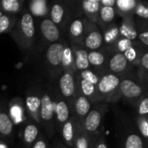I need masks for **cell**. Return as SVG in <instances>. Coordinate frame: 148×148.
<instances>
[{
    "instance_id": "cell-1",
    "label": "cell",
    "mask_w": 148,
    "mask_h": 148,
    "mask_svg": "<svg viewBox=\"0 0 148 148\" xmlns=\"http://www.w3.org/2000/svg\"><path fill=\"white\" fill-rule=\"evenodd\" d=\"M10 34L23 52L31 50L35 42L36 27L34 18L28 10L23 12Z\"/></svg>"
},
{
    "instance_id": "cell-2",
    "label": "cell",
    "mask_w": 148,
    "mask_h": 148,
    "mask_svg": "<svg viewBox=\"0 0 148 148\" xmlns=\"http://www.w3.org/2000/svg\"><path fill=\"white\" fill-rule=\"evenodd\" d=\"M121 79L118 75L108 73L101 75L96 88L99 102H115L121 97Z\"/></svg>"
},
{
    "instance_id": "cell-3",
    "label": "cell",
    "mask_w": 148,
    "mask_h": 148,
    "mask_svg": "<svg viewBox=\"0 0 148 148\" xmlns=\"http://www.w3.org/2000/svg\"><path fill=\"white\" fill-rule=\"evenodd\" d=\"M108 111V103L98 102L95 103L93 108H91L89 113L83 120V127L92 139L95 134L99 133L101 127L103 118ZM93 140V139H92Z\"/></svg>"
},
{
    "instance_id": "cell-4",
    "label": "cell",
    "mask_w": 148,
    "mask_h": 148,
    "mask_svg": "<svg viewBox=\"0 0 148 148\" xmlns=\"http://www.w3.org/2000/svg\"><path fill=\"white\" fill-rule=\"evenodd\" d=\"M54 103L49 94L43 93L41 97L40 108V121L41 124L45 127L49 136L54 134Z\"/></svg>"
},
{
    "instance_id": "cell-5",
    "label": "cell",
    "mask_w": 148,
    "mask_h": 148,
    "mask_svg": "<svg viewBox=\"0 0 148 148\" xmlns=\"http://www.w3.org/2000/svg\"><path fill=\"white\" fill-rule=\"evenodd\" d=\"M103 45L102 33L97 24L88 21L85 29L82 46L88 51L99 50Z\"/></svg>"
},
{
    "instance_id": "cell-6",
    "label": "cell",
    "mask_w": 148,
    "mask_h": 148,
    "mask_svg": "<svg viewBox=\"0 0 148 148\" xmlns=\"http://www.w3.org/2000/svg\"><path fill=\"white\" fill-rule=\"evenodd\" d=\"M88 20L84 17L74 19L69 27V38L70 45H82Z\"/></svg>"
},
{
    "instance_id": "cell-7",
    "label": "cell",
    "mask_w": 148,
    "mask_h": 148,
    "mask_svg": "<svg viewBox=\"0 0 148 148\" xmlns=\"http://www.w3.org/2000/svg\"><path fill=\"white\" fill-rule=\"evenodd\" d=\"M120 93H121V96H123L127 100L134 102L139 100L140 96H142L144 93V89L136 82L126 78L121 80Z\"/></svg>"
},
{
    "instance_id": "cell-8",
    "label": "cell",
    "mask_w": 148,
    "mask_h": 148,
    "mask_svg": "<svg viewBox=\"0 0 148 148\" xmlns=\"http://www.w3.org/2000/svg\"><path fill=\"white\" fill-rule=\"evenodd\" d=\"M59 88L60 92L64 98L74 100L76 95L75 74L63 72L59 80Z\"/></svg>"
},
{
    "instance_id": "cell-9",
    "label": "cell",
    "mask_w": 148,
    "mask_h": 148,
    "mask_svg": "<svg viewBox=\"0 0 148 148\" xmlns=\"http://www.w3.org/2000/svg\"><path fill=\"white\" fill-rule=\"evenodd\" d=\"M75 83H76V95L77 94L82 95L92 104L99 102L97 88L95 85L80 77L77 73H75Z\"/></svg>"
},
{
    "instance_id": "cell-10",
    "label": "cell",
    "mask_w": 148,
    "mask_h": 148,
    "mask_svg": "<svg viewBox=\"0 0 148 148\" xmlns=\"http://www.w3.org/2000/svg\"><path fill=\"white\" fill-rule=\"evenodd\" d=\"M73 117L74 126H75V140H74V148H92L91 141L92 139L89 137L86 132L82 121Z\"/></svg>"
},
{
    "instance_id": "cell-11",
    "label": "cell",
    "mask_w": 148,
    "mask_h": 148,
    "mask_svg": "<svg viewBox=\"0 0 148 148\" xmlns=\"http://www.w3.org/2000/svg\"><path fill=\"white\" fill-rule=\"evenodd\" d=\"M40 31L43 38L50 43L57 42L61 37L59 28L49 18H43L41 21Z\"/></svg>"
},
{
    "instance_id": "cell-12",
    "label": "cell",
    "mask_w": 148,
    "mask_h": 148,
    "mask_svg": "<svg viewBox=\"0 0 148 148\" xmlns=\"http://www.w3.org/2000/svg\"><path fill=\"white\" fill-rule=\"evenodd\" d=\"M119 32L121 37H125L132 42L138 38V29L134 15L122 17L121 23L119 25Z\"/></svg>"
},
{
    "instance_id": "cell-13",
    "label": "cell",
    "mask_w": 148,
    "mask_h": 148,
    "mask_svg": "<svg viewBox=\"0 0 148 148\" xmlns=\"http://www.w3.org/2000/svg\"><path fill=\"white\" fill-rule=\"evenodd\" d=\"M64 48V42H54L50 43L46 51V59L49 65L53 69L61 68L62 51Z\"/></svg>"
},
{
    "instance_id": "cell-14",
    "label": "cell",
    "mask_w": 148,
    "mask_h": 148,
    "mask_svg": "<svg viewBox=\"0 0 148 148\" xmlns=\"http://www.w3.org/2000/svg\"><path fill=\"white\" fill-rule=\"evenodd\" d=\"M75 60V66L76 72H81L86 69H90L88 60V51L82 45H70Z\"/></svg>"
},
{
    "instance_id": "cell-15",
    "label": "cell",
    "mask_w": 148,
    "mask_h": 148,
    "mask_svg": "<svg viewBox=\"0 0 148 148\" xmlns=\"http://www.w3.org/2000/svg\"><path fill=\"white\" fill-rule=\"evenodd\" d=\"M91 108H92V103L82 95L77 94L74 99L73 116L83 121L85 117L89 113Z\"/></svg>"
},
{
    "instance_id": "cell-16",
    "label": "cell",
    "mask_w": 148,
    "mask_h": 148,
    "mask_svg": "<svg viewBox=\"0 0 148 148\" xmlns=\"http://www.w3.org/2000/svg\"><path fill=\"white\" fill-rule=\"evenodd\" d=\"M82 9L86 19L93 23H97L101 9L100 0H85L82 2Z\"/></svg>"
},
{
    "instance_id": "cell-17",
    "label": "cell",
    "mask_w": 148,
    "mask_h": 148,
    "mask_svg": "<svg viewBox=\"0 0 148 148\" xmlns=\"http://www.w3.org/2000/svg\"><path fill=\"white\" fill-rule=\"evenodd\" d=\"M40 108H41V98L38 95H27L25 99V108L29 115L38 124H41Z\"/></svg>"
},
{
    "instance_id": "cell-18",
    "label": "cell",
    "mask_w": 148,
    "mask_h": 148,
    "mask_svg": "<svg viewBox=\"0 0 148 148\" xmlns=\"http://www.w3.org/2000/svg\"><path fill=\"white\" fill-rule=\"evenodd\" d=\"M128 64L129 62L126 59L124 54L116 52L114 55L112 56L108 62V69L111 74L117 75L126 71Z\"/></svg>"
},
{
    "instance_id": "cell-19",
    "label": "cell",
    "mask_w": 148,
    "mask_h": 148,
    "mask_svg": "<svg viewBox=\"0 0 148 148\" xmlns=\"http://www.w3.org/2000/svg\"><path fill=\"white\" fill-rule=\"evenodd\" d=\"M101 30L102 33L103 44L108 47H114L116 42L121 37L119 32V25L116 23H113Z\"/></svg>"
},
{
    "instance_id": "cell-20",
    "label": "cell",
    "mask_w": 148,
    "mask_h": 148,
    "mask_svg": "<svg viewBox=\"0 0 148 148\" xmlns=\"http://www.w3.org/2000/svg\"><path fill=\"white\" fill-rule=\"evenodd\" d=\"M67 11L63 4L59 2L53 3L49 9V19L59 28L66 21Z\"/></svg>"
},
{
    "instance_id": "cell-21",
    "label": "cell",
    "mask_w": 148,
    "mask_h": 148,
    "mask_svg": "<svg viewBox=\"0 0 148 148\" xmlns=\"http://www.w3.org/2000/svg\"><path fill=\"white\" fill-rule=\"evenodd\" d=\"M54 109L56 114V120L62 127V125L70 119V110L69 105L66 101L59 99L56 101L54 106Z\"/></svg>"
},
{
    "instance_id": "cell-22",
    "label": "cell",
    "mask_w": 148,
    "mask_h": 148,
    "mask_svg": "<svg viewBox=\"0 0 148 148\" xmlns=\"http://www.w3.org/2000/svg\"><path fill=\"white\" fill-rule=\"evenodd\" d=\"M61 68L63 70V72H70L73 74L76 73L73 51L70 47V44H69V43H64Z\"/></svg>"
},
{
    "instance_id": "cell-23",
    "label": "cell",
    "mask_w": 148,
    "mask_h": 148,
    "mask_svg": "<svg viewBox=\"0 0 148 148\" xmlns=\"http://www.w3.org/2000/svg\"><path fill=\"white\" fill-rule=\"evenodd\" d=\"M116 15L117 14H116L114 8L101 6L98 20H97V23H96L97 26L100 28V29H104L105 27H107L109 24L114 23Z\"/></svg>"
},
{
    "instance_id": "cell-24",
    "label": "cell",
    "mask_w": 148,
    "mask_h": 148,
    "mask_svg": "<svg viewBox=\"0 0 148 148\" xmlns=\"http://www.w3.org/2000/svg\"><path fill=\"white\" fill-rule=\"evenodd\" d=\"M136 0H117L115 1L114 9L116 14L121 17L134 15V11L137 5Z\"/></svg>"
},
{
    "instance_id": "cell-25",
    "label": "cell",
    "mask_w": 148,
    "mask_h": 148,
    "mask_svg": "<svg viewBox=\"0 0 148 148\" xmlns=\"http://www.w3.org/2000/svg\"><path fill=\"white\" fill-rule=\"evenodd\" d=\"M14 124L4 110H0V137L8 139L12 135Z\"/></svg>"
},
{
    "instance_id": "cell-26",
    "label": "cell",
    "mask_w": 148,
    "mask_h": 148,
    "mask_svg": "<svg viewBox=\"0 0 148 148\" xmlns=\"http://www.w3.org/2000/svg\"><path fill=\"white\" fill-rule=\"evenodd\" d=\"M29 10L32 16H46L49 13L48 2L46 0H32L29 4Z\"/></svg>"
},
{
    "instance_id": "cell-27",
    "label": "cell",
    "mask_w": 148,
    "mask_h": 148,
    "mask_svg": "<svg viewBox=\"0 0 148 148\" xmlns=\"http://www.w3.org/2000/svg\"><path fill=\"white\" fill-rule=\"evenodd\" d=\"M62 128V135L64 142L69 147H74V140H75V126L74 120L71 116L70 119L65 122Z\"/></svg>"
},
{
    "instance_id": "cell-28",
    "label": "cell",
    "mask_w": 148,
    "mask_h": 148,
    "mask_svg": "<svg viewBox=\"0 0 148 148\" xmlns=\"http://www.w3.org/2000/svg\"><path fill=\"white\" fill-rule=\"evenodd\" d=\"M22 0H1L0 1V10L4 14L15 15L19 13L23 10Z\"/></svg>"
},
{
    "instance_id": "cell-29",
    "label": "cell",
    "mask_w": 148,
    "mask_h": 148,
    "mask_svg": "<svg viewBox=\"0 0 148 148\" xmlns=\"http://www.w3.org/2000/svg\"><path fill=\"white\" fill-rule=\"evenodd\" d=\"M39 134V129L34 123H28L27 126L24 127L23 139L26 145L32 146L34 142L36 140V138Z\"/></svg>"
},
{
    "instance_id": "cell-30",
    "label": "cell",
    "mask_w": 148,
    "mask_h": 148,
    "mask_svg": "<svg viewBox=\"0 0 148 148\" xmlns=\"http://www.w3.org/2000/svg\"><path fill=\"white\" fill-rule=\"evenodd\" d=\"M88 60L89 66H92L94 68H101L106 62V55L100 50L88 51Z\"/></svg>"
},
{
    "instance_id": "cell-31",
    "label": "cell",
    "mask_w": 148,
    "mask_h": 148,
    "mask_svg": "<svg viewBox=\"0 0 148 148\" xmlns=\"http://www.w3.org/2000/svg\"><path fill=\"white\" fill-rule=\"evenodd\" d=\"M17 18L15 15L3 14L0 16V34L10 32L16 24Z\"/></svg>"
},
{
    "instance_id": "cell-32",
    "label": "cell",
    "mask_w": 148,
    "mask_h": 148,
    "mask_svg": "<svg viewBox=\"0 0 148 148\" xmlns=\"http://www.w3.org/2000/svg\"><path fill=\"white\" fill-rule=\"evenodd\" d=\"M143 53H141L140 49L138 47L137 44H133L132 47L130 49H128L125 53L124 56L126 57V59L127 60L128 62H131L133 64H139L140 58L142 56Z\"/></svg>"
},
{
    "instance_id": "cell-33",
    "label": "cell",
    "mask_w": 148,
    "mask_h": 148,
    "mask_svg": "<svg viewBox=\"0 0 148 148\" xmlns=\"http://www.w3.org/2000/svg\"><path fill=\"white\" fill-rule=\"evenodd\" d=\"M23 108L21 103H11L10 106V113L9 115L14 123H19L22 121L23 117Z\"/></svg>"
},
{
    "instance_id": "cell-34",
    "label": "cell",
    "mask_w": 148,
    "mask_h": 148,
    "mask_svg": "<svg viewBox=\"0 0 148 148\" xmlns=\"http://www.w3.org/2000/svg\"><path fill=\"white\" fill-rule=\"evenodd\" d=\"M78 74V75L82 78H83L84 80L89 82L90 83L97 86L101 75H100L99 74H97L95 71H94L93 69H86V70H83V71H81V72H76Z\"/></svg>"
},
{
    "instance_id": "cell-35",
    "label": "cell",
    "mask_w": 148,
    "mask_h": 148,
    "mask_svg": "<svg viewBox=\"0 0 148 148\" xmlns=\"http://www.w3.org/2000/svg\"><path fill=\"white\" fill-rule=\"evenodd\" d=\"M125 148H144L143 140L137 134H130L126 139Z\"/></svg>"
},
{
    "instance_id": "cell-36",
    "label": "cell",
    "mask_w": 148,
    "mask_h": 148,
    "mask_svg": "<svg viewBox=\"0 0 148 148\" xmlns=\"http://www.w3.org/2000/svg\"><path fill=\"white\" fill-rule=\"evenodd\" d=\"M134 44V42L125 38V37H120L118 39V41L116 42V44H115V48H116V50L118 53H121V54H124L128 49H130L132 47V45Z\"/></svg>"
},
{
    "instance_id": "cell-37",
    "label": "cell",
    "mask_w": 148,
    "mask_h": 148,
    "mask_svg": "<svg viewBox=\"0 0 148 148\" xmlns=\"http://www.w3.org/2000/svg\"><path fill=\"white\" fill-rule=\"evenodd\" d=\"M138 127L139 131L145 140H148V122L147 116H139L138 118Z\"/></svg>"
},
{
    "instance_id": "cell-38",
    "label": "cell",
    "mask_w": 148,
    "mask_h": 148,
    "mask_svg": "<svg viewBox=\"0 0 148 148\" xmlns=\"http://www.w3.org/2000/svg\"><path fill=\"white\" fill-rule=\"evenodd\" d=\"M134 15H137L139 17L147 21L148 18V6L145 2H138L134 11Z\"/></svg>"
},
{
    "instance_id": "cell-39",
    "label": "cell",
    "mask_w": 148,
    "mask_h": 148,
    "mask_svg": "<svg viewBox=\"0 0 148 148\" xmlns=\"http://www.w3.org/2000/svg\"><path fill=\"white\" fill-rule=\"evenodd\" d=\"M140 69H139V75L140 77V75H145L144 77L147 78V70H148V53L147 51H145L140 58Z\"/></svg>"
},
{
    "instance_id": "cell-40",
    "label": "cell",
    "mask_w": 148,
    "mask_h": 148,
    "mask_svg": "<svg viewBox=\"0 0 148 148\" xmlns=\"http://www.w3.org/2000/svg\"><path fill=\"white\" fill-rule=\"evenodd\" d=\"M138 113L140 116H147L148 114V99L145 95L139 102Z\"/></svg>"
},
{
    "instance_id": "cell-41",
    "label": "cell",
    "mask_w": 148,
    "mask_h": 148,
    "mask_svg": "<svg viewBox=\"0 0 148 148\" xmlns=\"http://www.w3.org/2000/svg\"><path fill=\"white\" fill-rule=\"evenodd\" d=\"M138 37L140 42L147 48L148 45V31L147 30V28L143 31L138 32Z\"/></svg>"
},
{
    "instance_id": "cell-42",
    "label": "cell",
    "mask_w": 148,
    "mask_h": 148,
    "mask_svg": "<svg viewBox=\"0 0 148 148\" xmlns=\"http://www.w3.org/2000/svg\"><path fill=\"white\" fill-rule=\"evenodd\" d=\"M92 148H108L107 143L105 141V139H104V136H103L102 134H101V137H99V139L95 142V146Z\"/></svg>"
},
{
    "instance_id": "cell-43",
    "label": "cell",
    "mask_w": 148,
    "mask_h": 148,
    "mask_svg": "<svg viewBox=\"0 0 148 148\" xmlns=\"http://www.w3.org/2000/svg\"><path fill=\"white\" fill-rule=\"evenodd\" d=\"M32 148H47V144L44 140L39 139L34 142L32 145Z\"/></svg>"
},
{
    "instance_id": "cell-44",
    "label": "cell",
    "mask_w": 148,
    "mask_h": 148,
    "mask_svg": "<svg viewBox=\"0 0 148 148\" xmlns=\"http://www.w3.org/2000/svg\"><path fill=\"white\" fill-rule=\"evenodd\" d=\"M100 4H101V6H104V7L114 8L115 0H100Z\"/></svg>"
},
{
    "instance_id": "cell-45",
    "label": "cell",
    "mask_w": 148,
    "mask_h": 148,
    "mask_svg": "<svg viewBox=\"0 0 148 148\" xmlns=\"http://www.w3.org/2000/svg\"><path fill=\"white\" fill-rule=\"evenodd\" d=\"M0 148H7L5 145H3V147H0Z\"/></svg>"
},
{
    "instance_id": "cell-46",
    "label": "cell",
    "mask_w": 148,
    "mask_h": 148,
    "mask_svg": "<svg viewBox=\"0 0 148 148\" xmlns=\"http://www.w3.org/2000/svg\"><path fill=\"white\" fill-rule=\"evenodd\" d=\"M3 12H2V11H1V10H0V16H2V15H3Z\"/></svg>"
},
{
    "instance_id": "cell-47",
    "label": "cell",
    "mask_w": 148,
    "mask_h": 148,
    "mask_svg": "<svg viewBox=\"0 0 148 148\" xmlns=\"http://www.w3.org/2000/svg\"><path fill=\"white\" fill-rule=\"evenodd\" d=\"M59 148H66V147H60Z\"/></svg>"
}]
</instances>
